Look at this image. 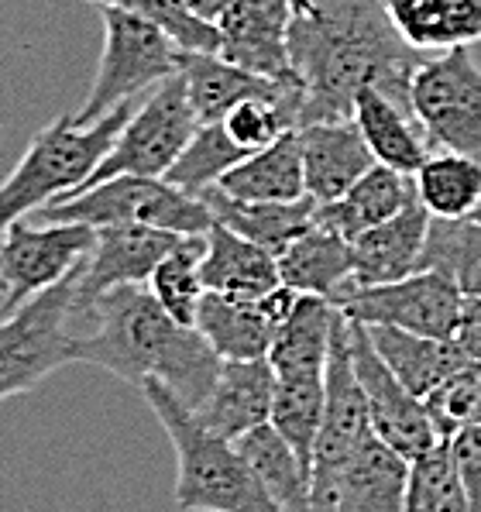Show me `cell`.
Returning a JSON list of instances; mask_svg holds the SVG:
<instances>
[{"label":"cell","instance_id":"cell-15","mask_svg":"<svg viewBox=\"0 0 481 512\" xmlns=\"http://www.w3.org/2000/svg\"><path fill=\"white\" fill-rule=\"evenodd\" d=\"M293 18L296 11L289 0H234L217 21L220 55L265 80L299 83L289 55Z\"/></svg>","mask_w":481,"mask_h":512},{"label":"cell","instance_id":"cell-29","mask_svg":"<svg viewBox=\"0 0 481 512\" xmlns=\"http://www.w3.org/2000/svg\"><path fill=\"white\" fill-rule=\"evenodd\" d=\"M179 73H183L189 104H193L200 124H220L227 117V110H234L241 100L265 97V93H275L282 86H299L248 73V69L227 62L220 52H186Z\"/></svg>","mask_w":481,"mask_h":512},{"label":"cell","instance_id":"cell-19","mask_svg":"<svg viewBox=\"0 0 481 512\" xmlns=\"http://www.w3.org/2000/svg\"><path fill=\"white\" fill-rule=\"evenodd\" d=\"M409 458L378 437L344 464L320 512H406Z\"/></svg>","mask_w":481,"mask_h":512},{"label":"cell","instance_id":"cell-33","mask_svg":"<svg viewBox=\"0 0 481 512\" xmlns=\"http://www.w3.org/2000/svg\"><path fill=\"white\" fill-rule=\"evenodd\" d=\"M323 396H327V372L275 375V403L268 423L289 440V447L310 471L323 420Z\"/></svg>","mask_w":481,"mask_h":512},{"label":"cell","instance_id":"cell-18","mask_svg":"<svg viewBox=\"0 0 481 512\" xmlns=\"http://www.w3.org/2000/svg\"><path fill=\"white\" fill-rule=\"evenodd\" d=\"M299 148H303L306 196H313L317 203L341 200L372 165H378L351 117L306 124L299 131Z\"/></svg>","mask_w":481,"mask_h":512},{"label":"cell","instance_id":"cell-36","mask_svg":"<svg viewBox=\"0 0 481 512\" xmlns=\"http://www.w3.org/2000/svg\"><path fill=\"white\" fill-rule=\"evenodd\" d=\"M251 152H244L241 145H234L231 135L224 131V124H200V131L186 145V152L179 155L176 165L165 172L172 186L186 189V193H203L207 186H217L227 172L238 162L248 159Z\"/></svg>","mask_w":481,"mask_h":512},{"label":"cell","instance_id":"cell-25","mask_svg":"<svg viewBox=\"0 0 481 512\" xmlns=\"http://www.w3.org/2000/svg\"><path fill=\"white\" fill-rule=\"evenodd\" d=\"M279 275L282 286L306 296H323L330 303H341L344 296L358 289L354 286L351 241L337 238L317 224L306 234H299L279 255Z\"/></svg>","mask_w":481,"mask_h":512},{"label":"cell","instance_id":"cell-4","mask_svg":"<svg viewBox=\"0 0 481 512\" xmlns=\"http://www.w3.org/2000/svg\"><path fill=\"white\" fill-rule=\"evenodd\" d=\"M131 114L134 104L93 124H76L73 114H62L52 124H45L0 183V238L31 210L42 214L49 203L80 193L100 169V162L107 159L110 145Z\"/></svg>","mask_w":481,"mask_h":512},{"label":"cell","instance_id":"cell-5","mask_svg":"<svg viewBox=\"0 0 481 512\" xmlns=\"http://www.w3.org/2000/svg\"><path fill=\"white\" fill-rule=\"evenodd\" d=\"M183 55L186 49L162 25L121 7H104V55H100L97 80L73 121L93 124L134 104L141 93H152L155 86L179 76Z\"/></svg>","mask_w":481,"mask_h":512},{"label":"cell","instance_id":"cell-12","mask_svg":"<svg viewBox=\"0 0 481 512\" xmlns=\"http://www.w3.org/2000/svg\"><path fill=\"white\" fill-rule=\"evenodd\" d=\"M464 296L454 279L440 272H413L385 286H358L341 299V313L365 327H399L420 337L454 341L461 327Z\"/></svg>","mask_w":481,"mask_h":512},{"label":"cell","instance_id":"cell-45","mask_svg":"<svg viewBox=\"0 0 481 512\" xmlns=\"http://www.w3.org/2000/svg\"><path fill=\"white\" fill-rule=\"evenodd\" d=\"M475 217H478V220H481V207H478V214H475Z\"/></svg>","mask_w":481,"mask_h":512},{"label":"cell","instance_id":"cell-20","mask_svg":"<svg viewBox=\"0 0 481 512\" xmlns=\"http://www.w3.org/2000/svg\"><path fill=\"white\" fill-rule=\"evenodd\" d=\"M430 220L433 217L416 200L402 214L365 231L358 241H351L354 286H385V282H399L406 275L420 272Z\"/></svg>","mask_w":481,"mask_h":512},{"label":"cell","instance_id":"cell-1","mask_svg":"<svg viewBox=\"0 0 481 512\" xmlns=\"http://www.w3.org/2000/svg\"><path fill=\"white\" fill-rule=\"evenodd\" d=\"M289 55L303 83V128L348 121L368 86L409 104L423 62L392 25L385 0H313L310 11L293 18Z\"/></svg>","mask_w":481,"mask_h":512},{"label":"cell","instance_id":"cell-2","mask_svg":"<svg viewBox=\"0 0 481 512\" xmlns=\"http://www.w3.org/2000/svg\"><path fill=\"white\" fill-rule=\"evenodd\" d=\"M93 330L76 337V361L97 365L121 382H162L179 403L196 409L214 389L224 358L200 327L162 310L148 286H117L90 306Z\"/></svg>","mask_w":481,"mask_h":512},{"label":"cell","instance_id":"cell-10","mask_svg":"<svg viewBox=\"0 0 481 512\" xmlns=\"http://www.w3.org/2000/svg\"><path fill=\"white\" fill-rule=\"evenodd\" d=\"M372 416H368V399L358 382L351 361V327L348 317H337L334 341H330L327 358V396H323V420L317 451H313V512L323 509L337 475L344 471L354 454L372 440Z\"/></svg>","mask_w":481,"mask_h":512},{"label":"cell","instance_id":"cell-37","mask_svg":"<svg viewBox=\"0 0 481 512\" xmlns=\"http://www.w3.org/2000/svg\"><path fill=\"white\" fill-rule=\"evenodd\" d=\"M406 512H468V495L447 440L409 461Z\"/></svg>","mask_w":481,"mask_h":512},{"label":"cell","instance_id":"cell-38","mask_svg":"<svg viewBox=\"0 0 481 512\" xmlns=\"http://www.w3.org/2000/svg\"><path fill=\"white\" fill-rule=\"evenodd\" d=\"M100 7H121V11L141 14V18L155 21L183 45L186 52H220V31L214 21L196 18L183 0H90Z\"/></svg>","mask_w":481,"mask_h":512},{"label":"cell","instance_id":"cell-16","mask_svg":"<svg viewBox=\"0 0 481 512\" xmlns=\"http://www.w3.org/2000/svg\"><path fill=\"white\" fill-rule=\"evenodd\" d=\"M293 299L296 289L289 286H279L265 299H231L220 293H207L200 303L196 327L224 361L268 358L275 327L282 324Z\"/></svg>","mask_w":481,"mask_h":512},{"label":"cell","instance_id":"cell-3","mask_svg":"<svg viewBox=\"0 0 481 512\" xmlns=\"http://www.w3.org/2000/svg\"><path fill=\"white\" fill-rule=\"evenodd\" d=\"M141 396L176 447L179 512H286L265 492L238 444L203 427L193 409L179 403L162 382H145Z\"/></svg>","mask_w":481,"mask_h":512},{"label":"cell","instance_id":"cell-9","mask_svg":"<svg viewBox=\"0 0 481 512\" xmlns=\"http://www.w3.org/2000/svg\"><path fill=\"white\" fill-rule=\"evenodd\" d=\"M409 104L433 152H457L481 162V69L468 49L420 62L409 86Z\"/></svg>","mask_w":481,"mask_h":512},{"label":"cell","instance_id":"cell-17","mask_svg":"<svg viewBox=\"0 0 481 512\" xmlns=\"http://www.w3.org/2000/svg\"><path fill=\"white\" fill-rule=\"evenodd\" d=\"M275 403V368L268 358L224 361L210 396L193 409V416L207 430L224 440H238L244 433L265 427L272 420Z\"/></svg>","mask_w":481,"mask_h":512},{"label":"cell","instance_id":"cell-28","mask_svg":"<svg viewBox=\"0 0 481 512\" xmlns=\"http://www.w3.org/2000/svg\"><path fill=\"white\" fill-rule=\"evenodd\" d=\"M375 351L392 368V375L406 385L413 396L427 399L440 382H447L454 372L475 365L457 341H437V337H420L399 327H368Z\"/></svg>","mask_w":481,"mask_h":512},{"label":"cell","instance_id":"cell-30","mask_svg":"<svg viewBox=\"0 0 481 512\" xmlns=\"http://www.w3.org/2000/svg\"><path fill=\"white\" fill-rule=\"evenodd\" d=\"M227 196L244 203H293L306 196L303 176V148L299 131H289L272 145L251 152L248 159L234 165L217 183Z\"/></svg>","mask_w":481,"mask_h":512},{"label":"cell","instance_id":"cell-27","mask_svg":"<svg viewBox=\"0 0 481 512\" xmlns=\"http://www.w3.org/2000/svg\"><path fill=\"white\" fill-rule=\"evenodd\" d=\"M385 7L416 52L471 49L481 42V0H385Z\"/></svg>","mask_w":481,"mask_h":512},{"label":"cell","instance_id":"cell-31","mask_svg":"<svg viewBox=\"0 0 481 512\" xmlns=\"http://www.w3.org/2000/svg\"><path fill=\"white\" fill-rule=\"evenodd\" d=\"M234 444L258 475V482L265 485V492L275 499V506L286 512H313V471L272 423L244 433Z\"/></svg>","mask_w":481,"mask_h":512},{"label":"cell","instance_id":"cell-35","mask_svg":"<svg viewBox=\"0 0 481 512\" xmlns=\"http://www.w3.org/2000/svg\"><path fill=\"white\" fill-rule=\"evenodd\" d=\"M203 251H207V234H186L162 258V265L152 272V279H148V289L162 303V310L186 327H196L200 303L207 296V286H203V275H200Z\"/></svg>","mask_w":481,"mask_h":512},{"label":"cell","instance_id":"cell-42","mask_svg":"<svg viewBox=\"0 0 481 512\" xmlns=\"http://www.w3.org/2000/svg\"><path fill=\"white\" fill-rule=\"evenodd\" d=\"M183 4L189 7V11L196 14V18H203V21H220V14L227 11V7L234 4V0H183Z\"/></svg>","mask_w":481,"mask_h":512},{"label":"cell","instance_id":"cell-26","mask_svg":"<svg viewBox=\"0 0 481 512\" xmlns=\"http://www.w3.org/2000/svg\"><path fill=\"white\" fill-rule=\"evenodd\" d=\"M341 317V306L323 296L296 293L289 313L275 327L268 361L275 375H299V372H327L330 341H334V324Z\"/></svg>","mask_w":481,"mask_h":512},{"label":"cell","instance_id":"cell-22","mask_svg":"<svg viewBox=\"0 0 481 512\" xmlns=\"http://www.w3.org/2000/svg\"><path fill=\"white\" fill-rule=\"evenodd\" d=\"M409 203H416L413 176L389 165H372L341 200L317 203V227L344 241H358L365 231L402 214Z\"/></svg>","mask_w":481,"mask_h":512},{"label":"cell","instance_id":"cell-14","mask_svg":"<svg viewBox=\"0 0 481 512\" xmlns=\"http://www.w3.org/2000/svg\"><path fill=\"white\" fill-rule=\"evenodd\" d=\"M183 238L186 234L141 224L97 227V244H93L90 258L83 262L80 282H76L73 317H86L90 306L117 286H148V279L162 265V258Z\"/></svg>","mask_w":481,"mask_h":512},{"label":"cell","instance_id":"cell-44","mask_svg":"<svg viewBox=\"0 0 481 512\" xmlns=\"http://www.w3.org/2000/svg\"><path fill=\"white\" fill-rule=\"evenodd\" d=\"M0 296H4V282H0Z\"/></svg>","mask_w":481,"mask_h":512},{"label":"cell","instance_id":"cell-8","mask_svg":"<svg viewBox=\"0 0 481 512\" xmlns=\"http://www.w3.org/2000/svg\"><path fill=\"white\" fill-rule=\"evenodd\" d=\"M196 131H200V117H196L193 104H189L183 73H179L162 86H155L145 97V104L128 117L121 135L110 145L107 159L100 162V169L93 172V179L86 186L104 183V179L114 176L165 179V172L186 152V145L193 141Z\"/></svg>","mask_w":481,"mask_h":512},{"label":"cell","instance_id":"cell-11","mask_svg":"<svg viewBox=\"0 0 481 512\" xmlns=\"http://www.w3.org/2000/svg\"><path fill=\"white\" fill-rule=\"evenodd\" d=\"M97 244V227L90 224H11L0 238V282H4V303L0 320L11 317L31 296L59 286L73 272L83 269Z\"/></svg>","mask_w":481,"mask_h":512},{"label":"cell","instance_id":"cell-13","mask_svg":"<svg viewBox=\"0 0 481 512\" xmlns=\"http://www.w3.org/2000/svg\"><path fill=\"white\" fill-rule=\"evenodd\" d=\"M348 327H351V361H354V372H358L361 389H365L375 437L409 461L433 451L437 444H444L427 403L420 396H413L392 375V368L375 351L368 327L358 324V320H348Z\"/></svg>","mask_w":481,"mask_h":512},{"label":"cell","instance_id":"cell-24","mask_svg":"<svg viewBox=\"0 0 481 512\" xmlns=\"http://www.w3.org/2000/svg\"><path fill=\"white\" fill-rule=\"evenodd\" d=\"M196 196L207 203L217 224L231 227L241 238L262 244L275 258H279L299 234H306L317 224V200H313V196H303V200H293V203H244V200L227 196L220 186H207Z\"/></svg>","mask_w":481,"mask_h":512},{"label":"cell","instance_id":"cell-6","mask_svg":"<svg viewBox=\"0 0 481 512\" xmlns=\"http://www.w3.org/2000/svg\"><path fill=\"white\" fill-rule=\"evenodd\" d=\"M49 224H141L172 234H207L214 214L200 196L152 176H114L42 210Z\"/></svg>","mask_w":481,"mask_h":512},{"label":"cell","instance_id":"cell-21","mask_svg":"<svg viewBox=\"0 0 481 512\" xmlns=\"http://www.w3.org/2000/svg\"><path fill=\"white\" fill-rule=\"evenodd\" d=\"M351 121L358 124L361 138L372 148L378 165L416 176V169L430 159V138L423 131V124L416 121L413 104H406V100H396L389 93L368 86L354 100Z\"/></svg>","mask_w":481,"mask_h":512},{"label":"cell","instance_id":"cell-32","mask_svg":"<svg viewBox=\"0 0 481 512\" xmlns=\"http://www.w3.org/2000/svg\"><path fill=\"white\" fill-rule=\"evenodd\" d=\"M416 200L430 217L461 220L475 217L481 207V162L457 152H430L416 169Z\"/></svg>","mask_w":481,"mask_h":512},{"label":"cell","instance_id":"cell-41","mask_svg":"<svg viewBox=\"0 0 481 512\" xmlns=\"http://www.w3.org/2000/svg\"><path fill=\"white\" fill-rule=\"evenodd\" d=\"M454 341H457V348L475 361V365H481V296L464 299L461 327H457Z\"/></svg>","mask_w":481,"mask_h":512},{"label":"cell","instance_id":"cell-23","mask_svg":"<svg viewBox=\"0 0 481 512\" xmlns=\"http://www.w3.org/2000/svg\"><path fill=\"white\" fill-rule=\"evenodd\" d=\"M200 275L207 293L231 299H265L282 286L279 258L262 244L241 238L231 227L217 224L207 231V251H203Z\"/></svg>","mask_w":481,"mask_h":512},{"label":"cell","instance_id":"cell-43","mask_svg":"<svg viewBox=\"0 0 481 512\" xmlns=\"http://www.w3.org/2000/svg\"><path fill=\"white\" fill-rule=\"evenodd\" d=\"M289 4H293V11L296 14H306L313 7V0H289Z\"/></svg>","mask_w":481,"mask_h":512},{"label":"cell","instance_id":"cell-40","mask_svg":"<svg viewBox=\"0 0 481 512\" xmlns=\"http://www.w3.org/2000/svg\"><path fill=\"white\" fill-rule=\"evenodd\" d=\"M454 451L457 471H461L464 495H468V512H481V423L461 430L454 440H447Z\"/></svg>","mask_w":481,"mask_h":512},{"label":"cell","instance_id":"cell-7","mask_svg":"<svg viewBox=\"0 0 481 512\" xmlns=\"http://www.w3.org/2000/svg\"><path fill=\"white\" fill-rule=\"evenodd\" d=\"M76 282L80 272L0 320V403L25 396L55 368L76 361V334L66 327L76 306Z\"/></svg>","mask_w":481,"mask_h":512},{"label":"cell","instance_id":"cell-34","mask_svg":"<svg viewBox=\"0 0 481 512\" xmlns=\"http://www.w3.org/2000/svg\"><path fill=\"white\" fill-rule=\"evenodd\" d=\"M440 272L457 282L468 299L481 296V220L461 217V220H430L427 248H423L420 272Z\"/></svg>","mask_w":481,"mask_h":512},{"label":"cell","instance_id":"cell-39","mask_svg":"<svg viewBox=\"0 0 481 512\" xmlns=\"http://www.w3.org/2000/svg\"><path fill=\"white\" fill-rule=\"evenodd\" d=\"M423 403H427L433 423H437L444 440H454L461 430L478 427L481 423V365H468V368H461V372H454L447 382H440Z\"/></svg>","mask_w":481,"mask_h":512}]
</instances>
